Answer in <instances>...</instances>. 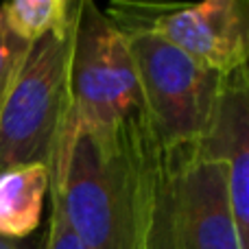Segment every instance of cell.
<instances>
[{
    "label": "cell",
    "instance_id": "1",
    "mask_svg": "<svg viewBox=\"0 0 249 249\" xmlns=\"http://www.w3.org/2000/svg\"><path fill=\"white\" fill-rule=\"evenodd\" d=\"M177 151L160 142L146 112L112 127L66 116L51 160V195L90 249H175Z\"/></svg>",
    "mask_w": 249,
    "mask_h": 249
},
{
    "label": "cell",
    "instance_id": "2",
    "mask_svg": "<svg viewBox=\"0 0 249 249\" xmlns=\"http://www.w3.org/2000/svg\"><path fill=\"white\" fill-rule=\"evenodd\" d=\"M121 33L155 136L171 151L199 146L214 123L225 74L201 66L151 29Z\"/></svg>",
    "mask_w": 249,
    "mask_h": 249
},
{
    "label": "cell",
    "instance_id": "3",
    "mask_svg": "<svg viewBox=\"0 0 249 249\" xmlns=\"http://www.w3.org/2000/svg\"><path fill=\"white\" fill-rule=\"evenodd\" d=\"M70 51L72 29L31 44L0 107V171L20 164L51 166L68 116Z\"/></svg>",
    "mask_w": 249,
    "mask_h": 249
},
{
    "label": "cell",
    "instance_id": "4",
    "mask_svg": "<svg viewBox=\"0 0 249 249\" xmlns=\"http://www.w3.org/2000/svg\"><path fill=\"white\" fill-rule=\"evenodd\" d=\"M144 112L127 39L92 0H77L68 74V118L112 127Z\"/></svg>",
    "mask_w": 249,
    "mask_h": 249
},
{
    "label": "cell",
    "instance_id": "5",
    "mask_svg": "<svg viewBox=\"0 0 249 249\" xmlns=\"http://www.w3.org/2000/svg\"><path fill=\"white\" fill-rule=\"evenodd\" d=\"M114 4L109 22L118 31L151 29L195 61L221 74L247 68L249 18L245 0H206L184 7Z\"/></svg>",
    "mask_w": 249,
    "mask_h": 249
},
{
    "label": "cell",
    "instance_id": "6",
    "mask_svg": "<svg viewBox=\"0 0 249 249\" xmlns=\"http://www.w3.org/2000/svg\"><path fill=\"white\" fill-rule=\"evenodd\" d=\"M175 249H245L228 190V166L195 149L177 151L173 177Z\"/></svg>",
    "mask_w": 249,
    "mask_h": 249
},
{
    "label": "cell",
    "instance_id": "7",
    "mask_svg": "<svg viewBox=\"0 0 249 249\" xmlns=\"http://www.w3.org/2000/svg\"><path fill=\"white\" fill-rule=\"evenodd\" d=\"M247 68L225 74L219 109L208 136L197 146L201 153L228 166V190L238 238L249 247V99Z\"/></svg>",
    "mask_w": 249,
    "mask_h": 249
},
{
    "label": "cell",
    "instance_id": "8",
    "mask_svg": "<svg viewBox=\"0 0 249 249\" xmlns=\"http://www.w3.org/2000/svg\"><path fill=\"white\" fill-rule=\"evenodd\" d=\"M48 190L51 171L46 164H20L0 171V236L20 241L33 234L42 221Z\"/></svg>",
    "mask_w": 249,
    "mask_h": 249
},
{
    "label": "cell",
    "instance_id": "9",
    "mask_svg": "<svg viewBox=\"0 0 249 249\" xmlns=\"http://www.w3.org/2000/svg\"><path fill=\"white\" fill-rule=\"evenodd\" d=\"M74 0H11L0 2L7 24L26 42H37L51 33H68L74 22Z\"/></svg>",
    "mask_w": 249,
    "mask_h": 249
},
{
    "label": "cell",
    "instance_id": "10",
    "mask_svg": "<svg viewBox=\"0 0 249 249\" xmlns=\"http://www.w3.org/2000/svg\"><path fill=\"white\" fill-rule=\"evenodd\" d=\"M31 48V42L22 39L11 26L7 24L2 11H0V107L4 96L9 94L18 72H20L24 57Z\"/></svg>",
    "mask_w": 249,
    "mask_h": 249
},
{
    "label": "cell",
    "instance_id": "11",
    "mask_svg": "<svg viewBox=\"0 0 249 249\" xmlns=\"http://www.w3.org/2000/svg\"><path fill=\"white\" fill-rule=\"evenodd\" d=\"M44 249H90L66 223L64 212L59 203L51 197V216H48V230L44 238Z\"/></svg>",
    "mask_w": 249,
    "mask_h": 249
},
{
    "label": "cell",
    "instance_id": "12",
    "mask_svg": "<svg viewBox=\"0 0 249 249\" xmlns=\"http://www.w3.org/2000/svg\"><path fill=\"white\" fill-rule=\"evenodd\" d=\"M0 249H24L18 241H9V238L0 236Z\"/></svg>",
    "mask_w": 249,
    "mask_h": 249
}]
</instances>
